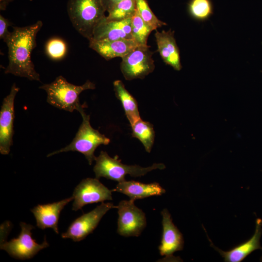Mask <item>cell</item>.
<instances>
[{"mask_svg": "<svg viewBox=\"0 0 262 262\" xmlns=\"http://www.w3.org/2000/svg\"><path fill=\"white\" fill-rule=\"evenodd\" d=\"M43 23L39 20L25 27L12 26L13 31L5 42L8 48L9 63L4 73L25 77L30 81H40L31 59L36 47V37Z\"/></svg>", "mask_w": 262, "mask_h": 262, "instance_id": "6da1fadb", "label": "cell"}, {"mask_svg": "<svg viewBox=\"0 0 262 262\" xmlns=\"http://www.w3.org/2000/svg\"><path fill=\"white\" fill-rule=\"evenodd\" d=\"M67 10L73 26L89 41L96 27L106 17L101 0H68Z\"/></svg>", "mask_w": 262, "mask_h": 262, "instance_id": "7a4b0ae2", "label": "cell"}, {"mask_svg": "<svg viewBox=\"0 0 262 262\" xmlns=\"http://www.w3.org/2000/svg\"><path fill=\"white\" fill-rule=\"evenodd\" d=\"M47 94V102L53 106L69 112L84 109L79 101V96L83 91L95 89V84L87 80L82 85L68 82L62 76H59L52 82L39 87Z\"/></svg>", "mask_w": 262, "mask_h": 262, "instance_id": "3957f363", "label": "cell"}, {"mask_svg": "<svg viewBox=\"0 0 262 262\" xmlns=\"http://www.w3.org/2000/svg\"><path fill=\"white\" fill-rule=\"evenodd\" d=\"M79 113L82 116V121L72 141L65 147L50 153L47 157L64 152L77 151L83 154L88 164L91 165L96 157L94 152L98 147L109 144V138L92 127L90 116L86 114L84 109Z\"/></svg>", "mask_w": 262, "mask_h": 262, "instance_id": "277c9868", "label": "cell"}, {"mask_svg": "<svg viewBox=\"0 0 262 262\" xmlns=\"http://www.w3.org/2000/svg\"><path fill=\"white\" fill-rule=\"evenodd\" d=\"M95 161L96 164L93 170L96 178L98 179L104 177L118 182L126 180L125 176L127 175L134 177H141L153 170H161L165 168V165L161 163H155L147 167H143L137 165L124 164L120 160L116 158L111 157L104 151L100 152L99 155L96 157Z\"/></svg>", "mask_w": 262, "mask_h": 262, "instance_id": "5b68a950", "label": "cell"}, {"mask_svg": "<svg viewBox=\"0 0 262 262\" xmlns=\"http://www.w3.org/2000/svg\"><path fill=\"white\" fill-rule=\"evenodd\" d=\"M148 46H138L122 58L120 69L126 80L142 79L155 68L153 52Z\"/></svg>", "mask_w": 262, "mask_h": 262, "instance_id": "8992f818", "label": "cell"}, {"mask_svg": "<svg viewBox=\"0 0 262 262\" xmlns=\"http://www.w3.org/2000/svg\"><path fill=\"white\" fill-rule=\"evenodd\" d=\"M20 226L21 231L18 236L9 242L1 243V249L5 250L16 259L25 260L33 258L39 251L49 246L46 237L41 244L37 243L32 238L31 230L33 226L22 222Z\"/></svg>", "mask_w": 262, "mask_h": 262, "instance_id": "52a82bcc", "label": "cell"}, {"mask_svg": "<svg viewBox=\"0 0 262 262\" xmlns=\"http://www.w3.org/2000/svg\"><path fill=\"white\" fill-rule=\"evenodd\" d=\"M134 200H123L117 206L118 222L117 232L124 237H138L147 225L145 213L138 208Z\"/></svg>", "mask_w": 262, "mask_h": 262, "instance_id": "ba28073f", "label": "cell"}, {"mask_svg": "<svg viewBox=\"0 0 262 262\" xmlns=\"http://www.w3.org/2000/svg\"><path fill=\"white\" fill-rule=\"evenodd\" d=\"M113 208H117V206L110 202H102L91 211L76 219L62 234V237L71 239L74 242L82 241L93 231L103 216Z\"/></svg>", "mask_w": 262, "mask_h": 262, "instance_id": "9c48e42d", "label": "cell"}, {"mask_svg": "<svg viewBox=\"0 0 262 262\" xmlns=\"http://www.w3.org/2000/svg\"><path fill=\"white\" fill-rule=\"evenodd\" d=\"M112 192L96 178L83 179L73 191L72 210H81L87 204L111 200Z\"/></svg>", "mask_w": 262, "mask_h": 262, "instance_id": "30bf717a", "label": "cell"}, {"mask_svg": "<svg viewBox=\"0 0 262 262\" xmlns=\"http://www.w3.org/2000/svg\"><path fill=\"white\" fill-rule=\"evenodd\" d=\"M19 90L14 83L9 94L3 99L0 111V152L7 155L13 145L14 133L15 118L14 101L16 94Z\"/></svg>", "mask_w": 262, "mask_h": 262, "instance_id": "8fae6325", "label": "cell"}, {"mask_svg": "<svg viewBox=\"0 0 262 262\" xmlns=\"http://www.w3.org/2000/svg\"><path fill=\"white\" fill-rule=\"evenodd\" d=\"M163 234L159 246L160 254L164 259L174 260V253L182 250L184 246L182 234L172 222L171 215L166 209L161 212Z\"/></svg>", "mask_w": 262, "mask_h": 262, "instance_id": "7c38bea8", "label": "cell"}, {"mask_svg": "<svg viewBox=\"0 0 262 262\" xmlns=\"http://www.w3.org/2000/svg\"><path fill=\"white\" fill-rule=\"evenodd\" d=\"M123 39H133L131 18L109 21L106 17L95 29L91 40L112 41Z\"/></svg>", "mask_w": 262, "mask_h": 262, "instance_id": "4fadbf2b", "label": "cell"}, {"mask_svg": "<svg viewBox=\"0 0 262 262\" xmlns=\"http://www.w3.org/2000/svg\"><path fill=\"white\" fill-rule=\"evenodd\" d=\"M72 200L73 197L72 196L58 202L34 207L31 211L36 219L37 227L42 229L51 228L58 234V223L61 212Z\"/></svg>", "mask_w": 262, "mask_h": 262, "instance_id": "5bb4252c", "label": "cell"}, {"mask_svg": "<svg viewBox=\"0 0 262 262\" xmlns=\"http://www.w3.org/2000/svg\"><path fill=\"white\" fill-rule=\"evenodd\" d=\"M262 234V220L257 219L255 230L253 235L250 239L232 249L224 251L215 247L211 242V246L218 251L224 258L226 262H240L253 251L257 249H262L260 239Z\"/></svg>", "mask_w": 262, "mask_h": 262, "instance_id": "9a60e30c", "label": "cell"}, {"mask_svg": "<svg viewBox=\"0 0 262 262\" xmlns=\"http://www.w3.org/2000/svg\"><path fill=\"white\" fill-rule=\"evenodd\" d=\"M174 32L171 30L161 32L156 31L155 37L158 51L167 65L179 71L182 66L180 63V50L174 37Z\"/></svg>", "mask_w": 262, "mask_h": 262, "instance_id": "2e32d148", "label": "cell"}, {"mask_svg": "<svg viewBox=\"0 0 262 262\" xmlns=\"http://www.w3.org/2000/svg\"><path fill=\"white\" fill-rule=\"evenodd\" d=\"M138 46L133 39L89 41V47L107 61L115 57L122 58Z\"/></svg>", "mask_w": 262, "mask_h": 262, "instance_id": "e0dca14e", "label": "cell"}, {"mask_svg": "<svg viewBox=\"0 0 262 262\" xmlns=\"http://www.w3.org/2000/svg\"><path fill=\"white\" fill-rule=\"evenodd\" d=\"M112 191L127 195L134 201L151 196H161L165 193V189L157 182L146 184L134 180L118 182Z\"/></svg>", "mask_w": 262, "mask_h": 262, "instance_id": "ac0fdd59", "label": "cell"}, {"mask_svg": "<svg viewBox=\"0 0 262 262\" xmlns=\"http://www.w3.org/2000/svg\"><path fill=\"white\" fill-rule=\"evenodd\" d=\"M114 87L115 96L121 101L126 117L131 126L141 119L137 101L125 88L120 80L114 82Z\"/></svg>", "mask_w": 262, "mask_h": 262, "instance_id": "d6986e66", "label": "cell"}, {"mask_svg": "<svg viewBox=\"0 0 262 262\" xmlns=\"http://www.w3.org/2000/svg\"><path fill=\"white\" fill-rule=\"evenodd\" d=\"M131 128L132 136L139 140L144 146L146 151L150 152L155 138L153 125L141 119L132 125Z\"/></svg>", "mask_w": 262, "mask_h": 262, "instance_id": "ffe728a7", "label": "cell"}, {"mask_svg": "<svg viewBox=\"0 0 262 262\" xmlns=\"http://www.w3.org/2000/svg\"><path fill=\"white\" fill-rule=\"evenodd\" d=\"M136 10V0H123L108 12L106 19L109 21H121L131 18Z\"/></svg>", "mask_w": 262, "mask_h": 262, "instance_id": "44dd1931", "label": "cell"}, {"mask_svg": "<svg viewBox=\"0 0 262 262\" xmlns=\"http://www.w3.org/2000/svg\"><path fill=\"white\" fill-rule=\"evenodd\" d=\"M153 31L141 17L137 10L131 18V34L133 39L139 46H147L148 37Z\"/></svg>", "mask_w": 262, "mask_h": 262, "instance_id": "7402d4cb", "label": "cell"}, {"mask_svg": "<svg viewBox=\"0 0 262 262\" xmlns=\"http://www.w3.org/2000/svg\"><path fill=\"white\" fill-rule=\"evenodd\" d=\"M188 9L190 16L198 21H205L213 14V7L211 0H190Z\"/></svg>", "mask_w": 262, "mask_h": 262, "instance_id": "603a6c76", "label": "cell"}, {"mask_svg": "<svg viewBox=\"0 0 262 262\" xmlns=\"http://www.w3.org/2000/svg\"><path fill=\"white\" fill-rule=\"evenodd\" d=\"M136 7L143 20L153 31L166 24L155 15L146 0H136Z\"/></svg>", "mask_w": 262, "mask_h": 262, "instance_id": "cb8c5ba5", "label": "cell"}, {"mask_svg": "<svg viewBox=\"0 0 262 262\" xmlns=\"http://www.w3.org/2000/svg\"><path fill=\"white\" fill-rule=\"evenodd\" d=\"M47 55L54 60L63 58L66 53L67 47L65 42L59 38H51L47 42L45 46Z\"/></svg>", "mask_w": 262, "mask_h": 262, "instance_id": "d4e9b609", "label": "cell"}, {"mask_svg": "<svg viewBox=\"0 0 262 262\" xmlns=\"http://www.w3.org/2000/svg\"><path fill=\"white\" fill-rule=\"evenodd\" d=\"M11 25L8 19L0 15V38L6 42L9 37L11 32L8 31V27Z\"/></svg>", "mask_w": 262, "mask_h": 262, "instance_id": "484cf974", "label": "cell"}, {"mask_svg": "<svg viewBox=\"0 0 262 262\" xmlns=\"http://www.w3.org/2000/svg\"><path fill=\"white\" fill-rule=\"evenodd\" d=\"M123 0H101L106 12L109 11L115 5Z\"/></svg>", "mask_w": 262, "mask_h": 262, "instance_id": "4316f807", "label": "cell"}, {"mask_svg": "<svg viewBox=\"0 0 262 262\" xmlns=\"http://www.w3.org/2000/svg\"><path fill=\"white\" fill-rule=\"evenodd\" d=\"M14 0H0V9L5 10L9 3Z\"/></svg>", "mask_w": 262, "mask_h": 262, "instance_id": "83f0119b", "label": "cell"}, {"mask_svg": "<svg viewBox=\"0 0 262 262\" xmlns=\"http://www.w3.org/2000/svg\"><path fill=\"white\" fill-rule=\"evenodd\" d=\"M260 261H261V262H262V257H261V259H260Z\"/></svg>", "mask_w": 262, "mask_h": 262, "instance_id": "f1b7e54d", "label": "cell"}]
</instances>
